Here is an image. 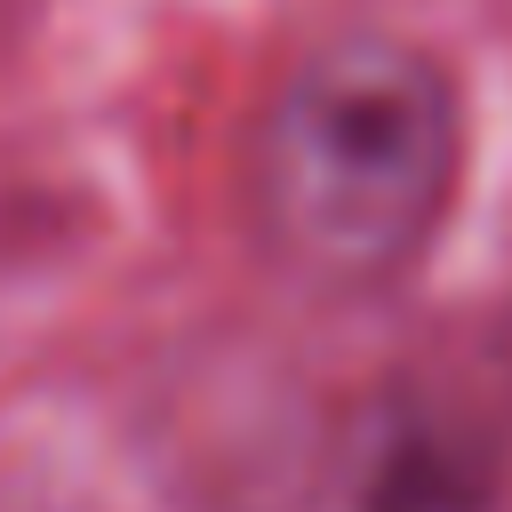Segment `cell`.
Wrapping results in <instances>:
<instances>
[{
  "mask_svg": "<svg viewBox=\"0 0 512 512\" xmlns=\"http://www.w3.org/2000/svg\"><path fill=\"white\" fill-rule=\"evenodd\" d=\"M464 184L456 72L384 24L320 32L248 128V232L312 296L408 280Z\"/></svg>",
  "mask_w": 512,
  "mask_h": 512,
  "instance_id": "6da1fadb",
  "label": "cell"
},
{
  "mask_svg": "<svg viewBox=\"0 0 512 512\" xmlns=\"http://www.w3.org/2000/svg\"><path fill=\"white\" fill-rule=\"evenodd\" d=\"M352 512H504V448L448 392H400L376 408Z\"/></svg>",
  "mask_w": 512,
  "mask_h": 512,
  "instance_id": "7a4b0ae2",
  "label": "cell"
}]
</instances>
